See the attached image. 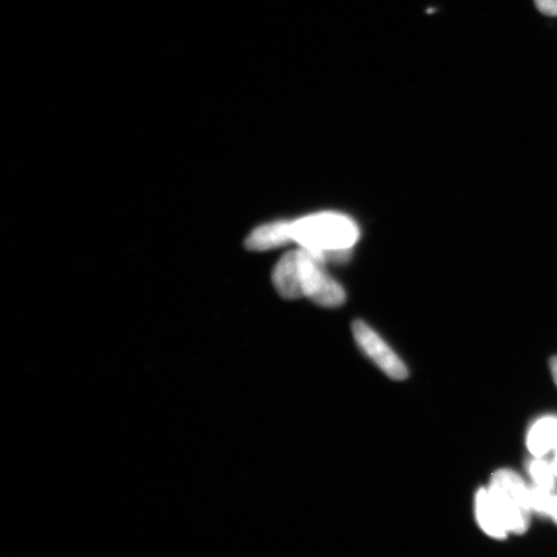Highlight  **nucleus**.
<instances>
[{"instance_id": "4", "label": "nucleus", "mask_w": 557, "mask_h": 557, "mask_svg": "<svg viewBox=\"0 0 557 557\" xmlns=\"http://www.w3.org/2000/svg\"><path fill=\"white\" fill-rule=\"evenodd\" d=\"M355 343L358 344L369 360H372L388 379L404 381L408 377V368L396 355L392 347L386 344L372 326L363 320H355L352 323Z\"/></svg>"}, {"instance_id": "2", "label": "nucleus", "mask_w": 557, "mask_h": 557, "mask_svg": "<svg viewBox=\"0 0 557 557\" xmlns=\"http://www.w3.org/2000/svg\"><path fill=\"white\" fill-rule=\"evenodd\" d=\"M505 521L508 533L524 534L531 524L532 508L528 486L518 472L503 469L493 473L486 486Z\"/></svg>"}, {"instance_id": "6", "label": "nucleus", "mask_w": 557, "mask_h": 557, "mask_svg": "<svg viewBox=\"0 0 557 557\" xmlns=\"http://www.w3.org/2000/svg\"><path fill=\"white\" fill-rule=\"evenodd\" d=\"M475 518L480 529L493 540L503 541L510 534L487 487H480L475 494Z\"/></svg>"}, {"instance_id": "7", "label": "nucleus", "mask_w": 557, "mask_h": 557, "mask_svg": "<svg viewBox=\"0 0 557 557\" xmlns=\"http://www.w3.org/2000/svg\"><path fill=\"white\" fill-rule=\"evenodd\" d=\"M290 242H294L292 222L275 221L256 227L253 232L248 235L246 246L250 250H256V252H263V250L287 246Z\"/></svg>"}, {"instance_id": "13", "label": "nucleus", "mask_w": 557, "mask_h": 557, "mask_svg": "<svg viewBox=\"0 0 557 557\" xmlns=\"http://www.w3.org/2000/svg\"><path fill=\"white\" fill-rule=\"evenodd\" d=\"M548 518H552L555 522H557V496L554 498L552 511H549Z\"/></svg>"}, {"instance_id": "3", "label": "nucleus", "mask_w": 557, "mask_h": 557, "mask_svg": "<svg viewBox=\"0 0 557 557\" xmlns=\"http://www.w3.org/2000/svg\"><path fill=\"white\" fill-rule=\"evenodd\" d=\"M299 268H301V289L304 298L322 306V308H338L346 301L343 285L326 273L324 262L317 259L308 250L299 247Z\"/></svg>"}, {"instance_id": "10", "label": "nucleus", "mask_w": 557, "mask_h": 557, "mask_svg": "<svg viewBox=\"0 0 557 557\" xmlns=\"http://www.w3.org/2000/svg\"><path fill=\"white\" fill-rule=\"evenodd\" d=\"M554 498V491L545 490V487L532 485L529 490V503H531L532 511L541 517H549Z\"/></svg>"}, {"instance_id": "14", "label": "nucleus", "mask_w": 557, "mask_h": 557, "mask_svg": "<svg viewBox=\"0 0 557 557\" xmlns=\"http://www.w3.org/2000/svg\"><path fill=\"white\" fill-rule=\"evenodd\" d=\"M553 466H554V470H555L556 478H557V449L555 451V457L553 459Z\"/></svg>"}, {"instance_id": "1", "label": "nucleus", "mask_w": 557, "mask_h": 557, "mask_svg": "<svg viewBox=\"0 0 557 557\" xmlns=\"http://www.w3.org/2000/svg\"><path fill=\"white\" fill-rule=\"evenodd\" d=\"M292 235L299 247L326 263H344L360 238L352 219L338 212H318L292 221Z\"/></svg>"}, {"instance_id": "11", "label": "nucleus", "mask_w": 557, "mask_h": 557, "mask_svg": "<svg viewBox=\"0 0 557 557\" xmlns=\"http://www.w3.org/2000/svg\"><path fill=\"white\" fill-rule=\"evenodd\" d=\"M534 2L543 15L557 16V0H534Z\"/></svg>"}, {"instance_id": "12", "label": "nucleus", "mask_w": 557, "mask_h": 557, "mask_svg": "<svg viewBox=\"0 0 557 557\" xmlns=\"http://www.w3.org/2000/svg\"><path fill=\"white\" fill-rule=\"evenodd\" d=\"M549 367H552L553 377L557 386V357L553 358L552 361H549Z\"/></svg>"}, {"instance_id": "8", "label": "nucleus", "mask_w": 557, "mask_h": 557, "mask_svg": "<svg viewBox=\"0 0 557 557\" xmlns=\"http://www.w3.org/2000/svg\"><path fill=\"white\" fill-rule=\"evenodd\" d=\"M527 447L535 458H546L557 449V417H543L529 429Z\"/></svg>"}, {"instance_id": "5", "label": "nucleus", "mask_w": 557, "mask_h": 557, "mask_svg": "<svg viewBox=\"0 0 557 557\" xmlns=\"http://www.w3.org/2000/svg\"><path fill=\"white\" fill-rule=\"evenodd\" d=\"M273 284L278 295L285 299L304 298L301 289V268L299 249L285 253L273 271Z\"/></svg>"}, {"instance_id": "9", "label": "nucleus", "mask_w": 557, "mask_h": 557, "mask_svg": "<svg viewBox=\"0 0 557 557\" xmlns=\"http://www.w3.org/2000/svg\"><path fill=\"white\" fill-rule=\"evenodd\" d=\"M529 475L532 478L533 485L545 487V490L554 491L556 482V473L553 462H548L546 458H533L529 463Z\"/></svg>"}]
</instances>
